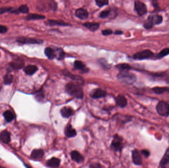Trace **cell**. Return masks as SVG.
<instances>
[{
    "mask_svg": "<svg viewBox=\"0 0 169 168\" xmlns=\"http://www.w3.org/2000/svg\"><path fill=\"white\" fill-rule=\"evenodd\" d=\"M66 90L68 94L78 99H82L84 93L82 88L76 83L70 82L66 86Z\"/></svg>",
    "mask_w": 169,
    "mask_h": 168,
    "instance_id": "6da1fadb",
    "label": "cell"
},
{
    "mask_svg": "<svg viewBox=\"0 0 169 168\" xmlns=\"http://www.w3.org/2000/svg\"><path fill=\"white\" fill-rule=\"evenodd\" d=\"M163 21V17L160 15H150L144 23L143 26L146 29H150L155 25L160 24Z\"/></svg>",
    "mask_w": 169,
    "mask_h": 168,
    "instance_id": "7a4b0ae2",
    "label": "cell"
},
{
    "mask_svg": "<svg viewBox=\"0 0 169 168\" xmlns=\"http://www.w3.org/2000/svg\"><path fill=\"white\" fill-rule=\"evenodd\" d=\"M118 77L121 81L129 84L134 83L137 79V77L134 74L128 71H122L118 74Z\"/></svg>",
    "mask_w": 169,
    "mask_h": 168,
    "instance_id": "3957f363",
    "label": "cell"
},
{
    "mask_svg": "<svg viewBox=\"0 0 169 168\" xmlns=\"http://www.w3.org/2000/svg\"><path fill=\"white\" fill-rule=\"evenodd\" d=\"M156 111L159 115L168 117L169 115V104L164 101H160L156 106Z\"/></svg>",
    "mask_w": 169,
    "mask_h": 168,
    "instance_id": "277c9868",
    "label": "cell"
},
{
    "mask_svg": "<svg viewBox=\"0 0 169 168\" xmlns=\"http://www.w3.org/2000/svg\"><path fill=\"white\" fill-rule=\"evenodd\" d=\"M154 54L150 50H145L138 52L133 55V58L135 60H145L149 59L154 56Z\"/></svg>",
    "mask_w": 169,
    "mask_h": 168,
    "instance_id": "5b68a950",
    "label": "cell"
},
{
    "mask_svg": "<svg viewBox=\"0 0 169 168\" xmlns=\"http://www.w3.org/2000/svg\"><path fill=\"white\" fill-rule=\"evenodd\" d=\"M17 41L22 44H42L43 41L41 39H35L26 36H21L17 38Z\"/></svg>",
    "mask_w": 169,
    "mask_h": 168,
    "instance_id": "8992f818",
    "label": "cell"
},
{
    "mask_svg": "<svg viewBox=\"0 0 169 168\" xmlns=\"http://www.w3.org/2000/svg\"><path fill=\"white\" fill-rule=\"evenodd\" d=\"M122 138L118 135H115L111 142V148L116 152H120L123 148Z\"/></svg>",
    "mask_w": 169,
    "mask_h": 168,
    "instance_id": "52a82bcc",
    "label": "cell"
},
{
    "mask_svg": "<svg viewBox=\"0 0 169 168\" xmlns=\"http://www.w3.org/2000/svg\"><path fill=\"white\" fill-rule=\"evenodd\" d=\"M134 9L137 12V14L140 16L145 15L147 12L146 5L140 1L134 2Z\"/></svg>",
    "mask_w": 169,
    "mask_h": 168,
    "instance_id": "ba28073f",
    "label": "cell"
},
{
    "mask_svg": "<svg viewBox=\"0 0 169 168\" xmlns=\"http://www.w3.org/2000/svg\"><path fill=\"white\" fill-rule=\"evenodd\" d=\"M132 159L134 163L136 165H142V157L139 151L137 149H134L132 152Z\"/></svg>",
    "mask_w": 169,
    "mask_h": 168,
    "instance_id": "9c48e42d",
    "label": "cell"
},
{
    "mask_svg": "<svg viewBox=\"0 0 169 168\" xmlns=\"http://www.w3.org/2000/svg\"><path fill=\"white\" fill-rule=\"evenodd\" d=\"M11 68L15 70L22 68L24 66V62L22 59H15L10 63Z\"/></svg>",
    "mask_w": 169,
    "mask_h": 168,
    "instance_id": "30bf717a",
    "label": "cell"
},
{
    "mask_svg": "<svg viewBox=\"0 0 169 168\" xmlns=\"http://www.w3.org/2000/svg\"><path fill=\"white\" fill-rule=\"evenodd\" d=\"M70 154L72 159L77 163H80L84 161V157L77 151H72Z\"/></svg>",
    "mask_w": 169,
    "mask_h": 168,
    "instance_id": "8fae6325",
    "label": "cell"
},
{
    "mask_svg": "<svg viewBox=\"0 0 169 168\" xmlns=\"http://www.w3.org/2000/svg\"><path fill=\"white\" fill-rule=\"evenodd\" d=\"M75 15L80 19L85 20L88 17V14L86 9L80 8L76 11Z\"/></svg>",
    "mask_w": 169,
    "mask_h": 168,
    "instance_id": "7c38bea8",
    "label": "cell"
},
{
    "mask_svg": "<svg viewBox=\"0 0 169 168\" xmlns=\"http://www.w3.org/2000/svg\"><path fill=\"white\" fill-rule=\"evenodd\" d=\"M65 135L68 138H72L76 136L77 132L74 129H73L71 125L68 124L65 128Z\"/></svg>",
    "mask_w": 169,
    "mask_h": 168,
    "instance_id": "4fadbf2b",
    "label": "cell"
},
{
    "mask_svg": "<svg viewBox=\"0 0 169 168\" xmlns=\"http://www.w3.org/2000/svg\"><path fill=\"white\" fill-rule=\"evenodd\" d=\"M60 113L64 118H68L74 114V111L71 108L68 107H64L61 109Z\"/></svg>",
    "mask_w": 169,
    "mask_h": 168,
    "instance_id": "5bb4252c",
    "label": "cell"
},
{
    "mask_svg": "<svg viewBox=\"0 0 169 168\" xmlns=\"http://www.w3.org/2000/svg\"><path fill=\"white\" fill-rule=\"evenodd\" d=\"M60 160L57 158L53 157L51 159H49L47 162V166L50 168H58L60 166Z\"/></svg>",
    "mask_w": 169,
    "mask_h": 168,
    "instance_id": "9a60e30c",
    "label": "cell"
},
{
    "mask_svg": "<svg viewBox=\"0 0 169 168\" xmlns=\"http://www.w3.org/2000/svg\"><path fill=\"white\" fill-rule=\"evenodd\" d=\"M0 139L5 144H9L11 141V135L9 132L5 130L0 133Z\"/></svg>",
    "mask_w": 169,
    "mask_h": 168,
    "instance_id": "2e32d148",
    "label": "cell"
},
{
    "mask_svg": "<svg viewBox=\"0 0 169 168\" xmlns=\"http://www.w3.org/2000/svg\"><path fill=\"white\" fill-rule=\"evenodd\" d=\"M106 93L105 91L101 89H96L92 92L91 96L92 98L94 99H98L105 97Z\"/></svg>",
    "mask_w": 169,
    "mask_h": 168,
    "instance_id": "e0dca14e",
    "label": "cell"
},
{
    "mask_svg": "<svg viewBox=\"0 0 169 168\" xmlns=\"http://www.w3.org/2000/svg\"><path fill=\"white\" fill-rule=\"evenodd\" d=\"M44 155V152L42 149H34L31 154V157L34 159H41Z\"/></svg>",
    "mask_w": 169,
    "mask_h": 168,
    "instance_id": "ac0fdd59",
    "label": "cell"
},
{
    "mask_svg": "<svg viewBox=\"0 0 169 168\" xmlns=\"http://www.w3.org/2000/svg\"><path fill=\"white\" fill-rule=\"evenodd\" d=\"M116 103L118 106L121 108H124L127 104V100L124 96L119 95L116 98Z\"/></svg>",
    "mask_w": 169,
    "mask_h": 168,
    "instance_id": "d6986e66",
    "label": "cell"
},
{
    "mask_svg": "<svg viewBox=\"0 0 169 168\" xmlns=\"http://www.w3.org/2000/svg\"><path fill=\"white\" fill-rule=\"evenodd\" d=\"M169 162V147L167 149L164 156L162 158L160 161V165L162 168H164L165 166Z\"/></svg>",
    "mask_w": 169,
    "mask_h": 168,
    "instance_id": "ffe728a7",
    "label": "cell"
},
{
    "mask_svg": "<svg viewBox=\"0 0 169 168\" xmlns=\"http://www.w3.org/2000/svg\"><path fill=\"white\" fill-rule=\"evenodd\" d=\"M37 70H38V67L35 65L27 66L24 69V71L25 73L28 75H30V76H31L34 73H36Z\"/></svg>",
    "mask_w": 169,
    "mask_h": 168,
    "instance_id": "44dd1931",
    "label": "cell"
},
{
    "mask_svg": "<svg viewBox=\"0 0 169 168\" xmlns=\"http://www.w3.org/2000/svg\"><path fill=\"white\" fill-rule=\"evenodd\" d=\"M83 26L87 28V29L94 32L97 30L99 28V24L98 23H92V22H86L84 23Z\"/></svg>",
    "mask_w": 169,
    "mask_h": 168,
    "instance_id": "7402d4cb",
    "label": "cell"
},
{
    "mask_svg": "<svg viewBox=\"0 0 169 168\" xmlns=\"http://www.w3.org/2000/svg\"><path fill=\"white\" fill-rule=\"evenodd\" d=\"M74 65L75 68L76 69L81 70V71H84V72H86L88 71V69L86 68L85 65L80 61H76L74 62Z\"/></svg>",
    "mask_w": 169,
    "mask_h": 168,
    "instance_id": "603a6c76",
    "label": "cell"
},
{
    "mask_svg": "<svg viewBox=\"0 0 169 168\" xmlns=\"http://www.w3.org/2000/svg\"><path fill=\"white\" fill-rule=\"evenodd\" d=\"M47 24L50 26H55V25H58V26H68V24L65 23L62 21H56L55 20H49L47 22Z\"/></svg>",
    "mask_w": 169,
    "mask_h": 168,
    "instance_id": "cb8c5ba5",
    "label": "cell"
},
{
    "mask_svg": "<svg viewBox=\"0 0 169 168\" xmlns=\"http://www.w3.org/2000/svg\"><path fill=\"white\" fill-rule=\"evenodd\" d=\"M45 53L49 59L52 60L56 57V54L52 49L50 47H47L45 50Z\"/></svg>",
    "mask_w": 169,
    "mask_h": 168,
    "instance_id": "d4e9b609",
    "label": "cell"
},
{
    "mask_svg": "<svg viewBox=\"0 0 169 168\" xmlns=\"http://www.w3.org/2000/svg\"><path fill=\"white\" fill-rule=\"evenodd\" d=\"M152 91L155 94H161L164 93L169 92V87H156L152 88Z\"/></svg>",
    "mask_w": 169,
    "mask_h": 168,
    "instance_id": "484cf974",
    "label": "cell"
},
{
    "mask_svg": "<svg viewBox=\"0 0 169 168\" xmlns=\"http://www.w3.org/2000/svg\"><path fill=\"white\" fill-rule=\"evenodd\" d=\"M45 18L44 15H40L38 14H29L26 16V19L27 20H39L43 19Z\"/></svg>",
    "mask_w": 169,
    "mask_h": 168,
    "instance_id": "4316f807",
    "label": "cell"
},
{
    "mask_svg": "<svg viewBox=\"0 0 169 168\" xmlns=\"http://www.w3.org/2000/svg\"><path fill=\"white\" fill-rule=\"evenodd\" d=\"M14 76L10 73H7L4 77V82L6 85H9L12 83Z\"/></svg>",
    "mask_w": 169,
    "mask_h": 168,
    "instance_id": "83f0119b",
    "label": "cell"
},
{
    "mask_svg": "<svg viewBox=\"0 0 169 168\" xmlns=\"http://www.w3.org/2000/svg\"><path fill=\"white\" fill-rule=\"evenodd\" d=\"M4 117L8 122H10L14 118V116L12 112L10 111H6L3 114Z\"/></svg>",
    "mask_w": 169,
    "mask_h": 168,
    "instance_id": "f1b7e54d",
    "label": "cell"
},
{
    "mask_svg": "<svg viewBox=\"0 0 169 168\" xmlns=\"http://www.w3.org/2000/svg\"><path fill=\"white\" fill-rule=\"evenodd\" d=\"M116 68L121 71H128L129 70L131 69V67L129 66V65L126 63L119 64L116 66Z\"/></svg>",
    "mask_w": 169,
    "mask_h": 168,
    "instance_id": "f546056e",
    "label": "cell"
},
{
    "mask_svg": "<svg viewBox=\"0 0 169 168\" xmlns=\"http://www.w3.org/2000/svg\"><path fill=\"white\" fill-rule=\"evenodd\" d=\"M169 54V48H166L161 50L159 53L158 54L157 58L158 59H161L162 58L168 55Z\"/></svg>",
    "mask_w": 169,
    "mask_h": 168,
    "instance_id": "4dcf8cb0",
    "label": "cell"
},
{
    "mask_svg": "<svg viewBox=\"0 0 169 168\" xmlns=\"http://www.w3.org/2000/svg\"><path fill=\"white\" fill-rule=\"evenodd\" d=\"M19 12L22 13V14H27L29 12V8L26 5H22L20 6V8L18 9Z\"/></svg>",
    "mask_w": 169,
    "mask_h": 168,
    "instance_id": "1f68e13d",
    "label": "cell"
},
{
    "mask_svg": "<svg viewBox=\"0 0 169 168\" xmlns=\"http://www.w3.org/2000/svg\"><path fill=\"white\" fill-rule=\"evenodd\" d=\"M108 1L106 0H101V1H96V5H98V6L99 7H101V6H104L105 5H108Z\"/></svg>",
    "mask_w": 169,
    "mask_h": 168,
    "instance_id": "d6a6232c",
    "label": "cell"
},
{
    "mask_svg": "<svg viewBox=\"0 0 169 168\" xmlns=\"http://www.w3.org/2000/svg\"><path fill=\"white\" fill-rule=\"evenodd\" d=\"M109 14V10H105V11H102V12L100 14L99 17L102 18H106L108 16Z\"/></svg>",
    "mask_w": 169,
    "mask_h": 168,
    "instance_id": "836d02e7",
    "label": "cell"
},
{
    "mask_svg": "<svg viewBox=\"0 0 169 168\" xmlns=\"http://www.w3.org/2000/svg\"><path fill=\"white\" fill-rule=\"evenodd\" d=\"M12 8H9V7H3V8H0V14H5L6 12L10 11H12Z\"/></svg>",
    "mask_w": 169,
    "mask_h": 168,
    "instance_id": "e575fe53",
    "label": "cell"
},
{
    "mask_svg": "<svg viewBox=\"0 0 169 168\" xmlns=\"http://www.w3.org/2000/svg\"><path fill=\"white\" fill-rule=\"evenodd\" d=\"M102 34L104 36H108L112 34V31L110 29H106L102 31Z\"/></svg>",
    "mask_w": 169,
    "mask_h": 168,
    "instance_id": "d590c367",
    "label": "cell"
},
{
    "mask_svg": "<svg viewBox=\"0 0 169 168\" xmlns=\"http://www.w3.org/2000/svg\"><path fill=\"white\" fill-rule=\"evenodd\" d=\"M8 31V28L4 25H0V33L3 34L6 33Z\"/></svg>",
    "mask_w": 169,
    "mask_h": 168,
    "instance_id": "8d00e7d4",
    "label": "cell"
},
{
    "mask_svg": "<svg viewBox=\"0 0 169 168\" xmlns=\"http://www.w3.org/2000/svg\"><path fill=\"white\" fill-rule=\"evenodd\" d=\"M142 153L146 157H148L150 155V152H149V151H148L146 149H143V150H142Z\"/></svg>",
    "mask_w": 169,
    "mask_h": 168,
    "instance_id": "74e56055",
    "label": "cell"
},
{
    "mask_svg": "<svg viewBox=\"0 0 169 168\" xmlns=\"http://www.w3.org/2000/svg\"><path fill=\"white\" fill-rule=\"evenodd\" d=\"M101 167L99 163H93L90 165V168H101Z\"/></svg>",
    "mask_w": 169,
    "mask_h": 168,
    "instance_id": "f35d334b",
    "label": "cell"
},
{
    "mask_svg": "<svg viewBox=\"0 0 169 168\" xmlns=\"http://www.w3.org/2000/svg\"><path fill=\"white\" fill-rule=\"evenodd\" d=\"M114 34L116 35H121L123 34V32L121 31H116L115 32Z\"/></svg>",
    "mask_w": 169,
    "mask_h": 168,
    "instance_id": "ab89813d",
    "label": "cell"
},
{
    "mask_svg": "<svg viewBox=\"0 0 169 168\" xmlns=\"http://www.w3.org/2000/svg\"><path fill=\"white\" fill-rule=\"evenodd\" d=\"M166 82H167V83L168 84H169V79H167L166 80Z\"/></svg>",
    "mask_w": 169,
    "mask_h": 168,
    "instance_id": "60d3db41",
    "label": "cell"
},
{
    "mask_svg": "<svg viewBox=\"0 0 169 168\" xmlns=\"http://www.w3.org/2000/svg\"><path fill=\"white\" fill-rule=\"evenodd\" d=\"M26 167H27V168H31V167H29V166H28L27 165H26Z\"/></svg>",
    "mask_w": 169,
    "mask_h": 168,
    "instance_id": "b9f144b4",
    "label": "cell"
},
{
    "mask_svg": "<svg viewBox=\"0 0 169 168\" xmlns=\"http://www.w3.org/2000/svg\"><path fill=\"white\" fill-rule=\"evenodd\" d=\"M1 88H2V86L0 85V90L1 89Z\"/></svg>",
    "mask_w": 169,
    "mask_h": 168,
    "instance_id": "7bdbcfd3",
    "label": "cell"
},
{
    "mask_svg": "<svg viewBox=\"0 0 169 168\" xmlns=\"http://www.w3.org/2000/svg\"><path fill=\"white\" fill-rule=\"evenodd\" d=\"M0 168H4V167H2L0 166Z\"/></svg>",
    "mask_w": 169,
    "mask_h": 168,
    "instance_id": "ee69618b",
    "label": "cell"
}]
</instances>
